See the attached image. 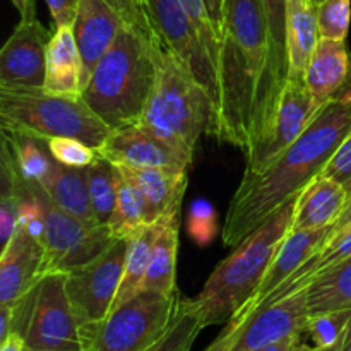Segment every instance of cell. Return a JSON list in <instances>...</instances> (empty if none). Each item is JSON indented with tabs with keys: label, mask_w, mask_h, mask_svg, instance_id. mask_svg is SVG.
<instances>
[{
	"label": "cell",
	"mask_w": 351,
	"mask_h": 351,
	"mask_svg": "<svg viewBox=\"0 0 351 351\" xmlns=\"http://www.w3.org/2000/svg\"><path fill=\"white\" fill-rule=\"evenodd\" d=\"M308 317L351 308V256L328 267L307 287Z\"/></svg>",
	"instance_id": "4316f807"
},
{
	"label": "cell",
	"mask_w": 351,
	"mask_h": 351,
	"mask_svg": "<svg viewBox=\"0 0 351 351\" xmlns=\"http://www.w3.org/2000/svg\"><path fill=\"white\" fill-rule=\"evenodd\" d=\"M304 79L319 101L351 99V55L346 40L321 38Z\"/></svg>",
	"instance_id": "d6986e66"
},
{
	"label": "cell",
	"mask_w": 351,
	"mask_h": 351,
	"mask_svg": "<svg viewBox=\"0 0 351 351\" xmlns=\"http://www.w3.org/2000/svg\"><path fill=\"white\" fill-rule=\"evenodd\" d=\"M206 9H208L209 19H211L213 26L216 27V31H221L223 24V10H225V0H204Z\"/></svg>",
	"instance_id": "7bdbcfd3"
},
{
	"label": "cell",
	"mask_w": 351,
	"mask_h": 351,
	"mask_svg": "<svg viewBox=\"0 0 351 351\" xmlns=\"http://www.w3.org/2000/svg\"><path fill=\"white\" fill-rule=\"evenodd\" d=\"M127 250L129 240L115 239L101 256L67 273L65 288L81 328L103 321L112 311L122 283Z\"/></svg>",
	"instance_id": "9c48e42d"
},
{
	"label": "cell",
	"mask_w": 351,
	"mask_h": 351,
	"mask_svg": "<svg viewBox=\"0 0 351 351\" xmlns=\"http://www.w3.org/2000/svg\"><path fill=\"white\" fill-rule=\"evenodd\" d=\"M26 350V338L21 332L12 331L3 341H0V351H24Z\"/></svg>",
	"instance_id": "ee69618b"
},
{
	"label": "cell",
	"mask_w": 351,
	"mask_h": 351,
	"mask_svg": "<svg viewBox=\"0 0 351 351\" xmlns=\"http://www.w3.org/2000/svg\"><path fill=\"white\" fill-rule=\"evenodd\" d=\"M43 89L65 98H82V57L72 24L55 27V33L48 41Z\"/></svg>",
	"instance_id": "ffe728a7"
},
{
	"label": "cell",
	"mask_w": 351,
	"mask_h": 351,
	"mask_svg": "<svg viewBox=\"0 0 351 351\" xmlns=\"http://www.w3.org/2000/svg\"><path fill=\"white\" fill-rule=\"evenodd\" d=\"M50 38L36 19L17 24L0 50V89L43 88Z\"/></svg>",
	"instance_id": "2e32d148"
},
{
	"label": "cell",
	"mask_w": 351,
	"mask_h": 351,
	"mask_svg": "<svg viewBox=\"0 0 351 351\" xmlns=\"http://www.w3.org/2000/svg\"><path fill=\"white\" fill-rule=\"evenodd\" d=\"M351 23V0H324L317 5L321 38L346 40Z\"/></svg>",
	"instance_id": "836d02e7"
},
{
	"label": "cell",
	"mask_w": 351,
	"mask_h": 351,
	"mask_svg": "<svg viewBox=\"0 0 351 351\" xmlns=\"http://www.w3.org/2000/svg\"><path fill=\"white\" fill-rule=\"evenodd\" d=\"M151 43L156 77L137 123L194 158L202 134H215L216 103L153 29Z\"/></svg>",
	"instance_id": "277c9868"
},
{
	"label": "cell",
	"mask_w": 351,
	"mask_h": 351,
	"mask_svg": "<svg viewBox=\"0 0 351 351\" xmlns=\"http://www.w3.org/2000/svg\"><path fill=\"white\" fill-rule=\"evenodd\" d=\"M204 328V322L197 311L192 307L191 300L180 298L173 322L163 335V338L149 351H191L192 345Z\"/></svg>",
	"instance_id": "d6a6232c"
},
{
	"label": "cell",
	"mask_w": 351,
	"mask_h": 351,
	"mask_svg": "<svg viewBox=\"0 0 351 351\" xmlns=\"http://www.w3.org/2000/svg\"><path fill=\"white\" fill-rule=\"evenodd\" d=\"M45 194L53 204L75 218L96 225L89 195L88 168H71L55 161L53 170L41 184Z\"/></svg>",
	"instance_id": "484cf974"
},
{
	"label": "cell",
	"mask_w": 351,
	"mask_h": 351,
	"mask_svg": "<svg viewBox=\"0 0 351 351\" xmlns=\"http://www.w3.org/2000/svg\"><path fill=\"white\" fill-rule=\"evenodd\" d=\"M319 40L317 3L314 0H287L288 77H304Z\"/></svg>",
	"instance_id": "cb8c5ba5"
},
{
	"label": "cell",
	"mask_w": 351,
	"mask_h": 351,
	"mask_svg": "<svg viewBox=\"0 0 351 351\" xmlns=\"http://www.w3.org/2000/svg\"><path fill=\"white\" fill-rule=\"evenodd\" d=\"M144 9L151 29L167 43L218 105V69L206 53L204 45L180 0H144Z\"/></svg>",
	"instance_id": "7c38bea8"
},
{
	"label": "cell",
	"mask_w": 351,
	"mask_h": 351,
	"mask_svg": "<svg viewBox=\"0 0 351 351\" xmlns=\"http://www.w3.org/2000/svg\"><path fill=\"white\" fill-rule=\"evenodd\" d=\"M254 307H256V297L250 298V300L247 302V304L243 305L228 322H225L223 331L216 336L215 341H213L204 351H232Z\"/></svg>",
	"instance_id": "f35d334b"
},
{
	"label": "cell",
	"mask_w": 351,
	"mask_h": 351,
	"mask_svg": "<svg viewBox=\"0 0 351 351\" xmlns=\"http://www.w3.org/2000/svg\"><path fill=\"white\" fill-rule=\"evenodd\" d=\"M348 204V194L332 178L319 175L297 197L293 221L290 232L332 226Z\"/></svg>",
	"instance_id": "44dd1931"
},
{
	"label": "cell",
	"mask_w": 351,
	"mask_h": 351,
	"mask_svg": "<svg viewBox=\"0 0 351 351\" xmlns=\"http://www.w3.org/2000/svg\"><path fill=\"white\" fill-rule=\"evenodd\" d=\"M346 228H351V199L348 201V204H346V208L343 209L341 216H339V218L336 219L335 225L331 226V233H329V235H335V233L343 232V230Z\"/></svg>",
	"instance_id": "bcb514c9"
},
{
	"label": "cell",
	"mask_w": 351,
	"mask_h": 351,
	"mask_svg": "<svg viewBox=\"0 0 351 351\" xmlns=\"http://www.w3.org/2000/svg\"><path fill=\"white\" fill-rule=\"evenodd\" d=\"M141 3H143V5H144V0H141Z\"/></svg>",
	"instance_id": "f907efd6"
},
{
	"label": "cell",
	"mask_w": 351,
	"mask_h": 351,
	"mask_svg": "<svg viewBox=\"0 0 351 351\" xmlns=\"http://www.w3.org/2000/svg\"><path fill=\"white\" fill-rule=\"evenodd\" d=\"M117 170V202L115 211L110 219V232L113 239L130 240L149 223L146 221V202L143 192L122 167Z\"/></svg>",
	"instance_id": "83f0119b"
},
{
	"label": "cell",
	"mask_w": 351,
	"mask_h": 351,
	"mask_svg": "<svg viewBox=\"0 0 351 351\" xmlns=\"http://www.w3.org/2000/svg\"><path fill=\"white\" fill-rule=\"evenodd\" d=\"M24 351H71V350H36V348H27L26 346V350ZM79 351H82V350H79Z\"/></svg>",
	"instance_id": "c3c4849f"
},
{
	"label": "cell",
	"mask_w": 351,
	"mask_h": 351,
	"mask_svg": "<svg viewBox=\"0 0 351 351\" xmlns=\"http://www.w3.org/2000/svg\"><path fill=\"white\" fill-rule=\"evenodd\" d=\"M47 146L51 158L64 167L88 168L99 158L95 147L75 137H51Z\"/></svg>",
	"instance_id": "e575fe53"
},
{
	"label": "cell",
	"mask_w": 351,
	"mask_h": 351,
	"mask_svg": "<svg viewBox=\"0 0 351 351\" xmlns=\"http://www.w3.org/2000/svg\"><path fill=\"white\" fill-rule=\"evenodd\" d=\"M158 237V221L146 225L139 233L129 240V250H127L125 267H123V278L120 283L119 293H117L115 304L112 311L119 305L125 304L137 293H141L144 278L149 269L151 257H153L154 242ZM110 311V312H112Z\"/></svg>",
	"instance_id": "f1b7e54d"
},
{
	"label": "cell",
	"mask_w": 351,
	"mask_h": 351,
	"mask_svg": "<svg viewBox=\"0 0 351 351\" xmlns=\"http://www.w3.org/2000/svg\"><path fill=\"white\" fill-rule=\"evenodd\" d=\"M45 252L40 240L23 225L0 254V307H10L23 300L43 278Z\"/></svg>",
	"instance_id": "e0dca14e"
},
{
	"label": "cell",
	"mask_w": 351,
	"mask_h": 351,
	"mask_svg": "<svg viewBox=\"0 0 351 351\" xmlns=\"http://www.w3.org/2000/svg\"><path fill=\"white\" fill-rule=\"evenodd\" d=\"M351 324V308L311 315L302 335L308 338L312 351H336Z\"/></svg>",
	"instance_id": "1f68e13d"
},
{
	"label": "cell",
	"mask_w": 351,
	"mask_h": 351,
	"mask_svg": "<svg viewBox=\"0 0 351 351\" xmlns=\"http://www.w3.org/2000/svg\"><path fill=\"white\" fill-rule=\"evenodd\" d=\"M40 199L45 219L41 239L45 252L43 276L50 273L67 274L91 263L115 240L108 226L86 223L53 204L41 185Z\"/></svg>",
	"instance_id": "ba28073f"
},
{
	"label": "cell",
	"mask_w": 351,
	"mask_h": 351,
	"mask_svg": "<svg viewBox=\"0 0 351 351\" xmlns=\"http://www.w3.org/2000/svg\"><path fill=\"white\" fill-rule=\"evenodd\" d=\"M329 233H331V226L308 230V232L288 233L254 297L257 300H263L267 295L273 293L276 288H280L288 278L293 276L305 263H308L314 257V254L321 250V247L328 240Z\"/></svg>",
	"instance_id": "603a6c76"
},
{
	"label": "cell",
	"mask_w": 351,
	"mask_h": 351,
	"mask_svg": "<svg viewBox=\"0 0 351 351\" xmlns=\"http://www.w3.org/2000/svg\"><path fill=\"white\" fill-rule=\"evenodd\" d=\"M0 125L45 143L51 137H75L95 149L112 132L82 98L51 95L43 88L0 89Z\"/></svg>",
	"instance_id": "8992f818"
},
{
	"label": "cell",
	"mask_w": 351,
	"mask_h": 351,
	"mask_svg": "<svg viewBox=\"0 0 351 351\" xmlns=\"http://www.w3.org/2000/svg\"><path fill=\"white\" fill-rule=\"evenodd\" d=\"M321 175L338 182V184L346 191V194H348V201H350L351 199V132L346 136V139L339 144L338 149H336L335 154L331 156V160L326 163V167L322 168Z\"/></svg>",
	"instance_id": "74e56055"
},
{
	"label": "cell",
	"mask_w": 351,
	"mask_h": 351,
	"mask_svg": "<svg viewBox=\"0 0 351 351\" xmlns=\"http://www.w3.org/2000/svg\"><path fill=\"white\" fill-rule=\"evenodd\" d=\"M178 230H180V208H175L158 221V237L154 242L149 269L141 291L177 293V256Z\"/></svg>",
	"instance_id": "d4e9b609"
},
{
	"label": "cell",
	"mask_w": 351,
	"mask_h": 351,
	"mask_svg": "<svg viewBox=\"0 0 351 351\" xmlns=\"http://www.w3.org/2000/svg\"><path fill=\"white\" fill-rule=\"evenodd\" d=\"M314 2L317 3V5H319V3H321V2H324V0H314Z\"/></svg>",
	"instance_id": "681fc988"
},
{
	"label": "cell",
	"mask_w": 351,
	"mask_h": 351,
	"mask_svg": "<svg viewBox=\"0 0 351 351\" xmlns=\"http://www.w3.org/2000/svg\"><path fill=\"white\" fill-rule=\"evenodd\" d=\"M266 64L267 23L263 0H225L213 136L245 154L256 143L257 99Z\"/></svg>",
	"instance_id": "7a4b0ae2"
},
{
	"label": "cell",
	"mask_w": 351,
	"mask_h": 351,
	"mask_svg": "<svg viewBox=\"0 0 351 351\" xmlns=\"http://www.w3.org/2000/svg\"><path fill=\"white\" fill-rule=\"evenodd\" d=\"M45 3L48 5L55 27L74 24L77 0H45Z\"/></svg>",
	"instance_id": "60d3db41"
},
{
	"label": "cell",
	"mask_w": 351,
	"mask_h": 351,
	"mask_svg": "<svg viewBox=\"0 0 351 351\" xmlns=\"http://www.w3.org/2000/svg\"><path fill=\"white\" fill-rule=\"evenodd\" d=\"M189 233L199 245H208L218 233L216 213L208 201H195L191 208Z\"/></svg>",
	"instance_id": "8d00e7d4"
},
{
	"label": "cell",
	"mask_w": 351,
	"mask_h": 351,
	"mask_svg": "<svg viewBox=\"0 0 351 351\" xmlns=\"http://www.w3.org/2000/svg\"><path fill=\"white\" fill-rule=\"evenodd\" d=\"M178 304V291H141L103 321L82 326V351H149L171 326Z\"/></svg>",
	"instance_id": "52a82bcc"
},
{
	"label": "cell",
	"mask_w": 351,
	"mask_h": 351,
	"mask_svg": "<svg viewBox=\"0 0 351 351\" xmlns=\"http://www.w3.org/2000/svg\"><path fill=\"white\" fill-rule=\"evenodd\" d=\"M120 16L125 19V23L137 24L141 27L149 29V21H147V14L141 0H106Z\"/></svg>",
	"instance_id": "ab89813d"
},
{
	"label": "cell",
	"mask_w": 351,
	"mask_h": 351,
	"mask_svg": "<svg viewBox=\"0 0 351 351\" xmlns=\"http://www.w3.org/2000/svg\"><path fill=\"white\" fill-rule=\"evenodd\" d=\"M67 274H45L36 287L26 346L36 350H82V332L65 288Z\"/></svg>",
	"instance_id": "30bf717a"
},
{
	"label": "cell",
	"mask_w": 351,
	"mask_h": 351,
	"mask_svg": "<svg viewBox=\"0 0 351 351\" xmlns=\"http://www.w3.org/2000/svg\"><path fill=\"white\" fill-rule=\"evenodd\" d=\"M123 24L125 19L106 0H77L72 27L82 57L84 88Z\"/></svg>",
	"instance_id": "ac0fdd59"
},
{
	"label": "cell",
	"mask_w": 351,
	"mask_h": 351,
	"mask_svg": "<svg viewBox=\"0 0 351 351\" xmlns=\"http://www.w3.org/2000/svg\"><path fill=\"white\" fill-rule=\"evenodd\" d=\"M2 139L9 144L12 151L21 177L27 182L43 184L55 165L47 143L36 137L26 136V134L9 132V130H2Z\"/></svg>",
	"instance_id": "f546056e"
},
{
	"label": "cell",
	"mask_w": 351,
	"mask_h": 351,
	"mask_svg": "<svg viewBox=\"0 0 351 351\" xmlns=\"http://www.w3.org/2000/svg\"><path fill=\"white\" fill-rule=\"evenodd\" d=\"M10 2H12V5L19 12L21 21L36 19V5H34V0H10Z\"/></svg>",
	"instance_id": "f6af8a7d"
},
{
	"label": "cell",
	"mask_w": 351,
	"mask_h": 351,
	"mask_svg": "<svg viewBox=\"0 0 351 351\" xmlns=\"http://www.w3.org/2000/svg\"><path fill=\"white\" fill-rule=\"evenodd\" d=\"M156 77L151 27L125 23L93 71L82 99L110 127L139 122Z\"/></svg>",
	"instance_id": "3957f363"
},
{
	"label": "cell",
	"mask_w": 351,
	"mask_h": 351,
	"mask_svg": "<svg viewBox=\"0 0 351 351\" xmlns=\"http://www.w3.org/2000/svg\"><path fill=\"white\" fill-rule=\"evenodd\" d=\"M261 351H312L308 343L304 341V335L297 332V335H291L288 338L281 339V341L273 343V345L266 346Z\"/></svg>",
	"instance_id": "b9f144b4"
},
{
	"label": "cell",
	"mask_w": 351,
	"mask_h": 351,
	"mask_svg": "<svg viewBox=\"0 0 351 351\" xmlns=\"http://www.w3.org/2000/svg\"><path fill=\"white\" fill-rule=\"evenodd\" d=\"M336 351H351V324H350L348 331H346V336H345V339H343L341 346H339Z\"/></svg>",
	"instance_id": "7dc6e473"
},
{
	"label": "cell",
	"mask_w": 351,
	"mask_h": 351,
	"mask_svg": "<svg viewBox=\"0 0 351 351\" xmlns=\"http://www.w3.org/2000/svg\"><path fill=\"white\" fill-rule=\"evenodd\" d=\"M184 9L187 10L189 17H191L192 24H194L195 31H197L199 38H201L204 50L215 67L218 69V58H219V34L216 27L213 26L211 19H209L208 9H206L204 0H180Z\"/></svg>",
	"instance_id": "d590c367"
},
{
	"label": "cell",
	"mask_w": 351,
	"mask_h": 351,
	"mask_svg": "<svg viewBox=\"0 0 351 351\" xmlns=\"http://www.w3.org/2000/svg\"><path fill=\"white\" fill-rule=\"evenodd\" d=\"M350 132L351 99H336L328 103L312 125L264 170L243 173L226 213L223 243L237 247L278 209L297 199L321 175Z\"/></svg>",
	"instance_id": "6da1fadb"
},
{
	"label": "cell",
	"mask_w": 351,
	"mask_h": 351,
	"mask_svg": "<svg viewBox=\"0 0 351 351\" xmlns=\"http://www.w3.org/2000/svg\"><path fill=\"white\" fill-rule=\"evenodd\" d=\"M89 195L96 225L108 226L117 202V170L110 161L98 158L88 167Z\"/></svg>",
	"instance_id": "4dcf8cb0"
},
{
	"label": "cell",
	"mask_w": 351,
	"mask_h": 351,
	"mask_svg": "<svg viewBox=\"0 0 351 351\" xmlns=\"http://www.w3.org/2000/svg\"><path fill=\"white\" fill-rule=\"evenodd\" d=\"M125 170L143 192L146 202V221L149 225L160 221L165 215L182 206L189 182V170H177V168H141V170L125 168Z\"/></svg>",
	"instance_id": "7402d4cb"
},
{
	"label": "cell",
	"mask_w": 351,
	"mask_h": 351,
	"mask_svg": "<svg viewBox=\"0 0 351 351\" xmlns=\"http://www.w3.org/2000/svg\"><path fill=\"white\" fill-rule=\"evenodd\" d=\"M263 5L267 23V64L261 81L259 99H257L256 143L273 123L290 75L287 45V0H263Z\"/></svg>",
	"instance_id": "5bb4252c"
},
{
	"label": "cell",
	"mask_w": 351,
	"mask_h": 351,
	"mask_svg": "<svg viewBox=\"0 0 351 351\" xmlns=\"http://www.w3.org/2000/svg\"><path fill=\"white\" fill-rule=\"evenodd\" d=\"M98 156L113 167L141 170V168H177L189 170L192 158L158 137L141 123L112 129L105 143L98 147Z\"/></svg>",
	"instance_id": "9a60e30c"
},
{
	"label": "cell",
	"mask_w": 351,
	"mask_h": 351,
	"mask_svg": "<svg viewBox=\"0 0 351 351\" xmlns=\"http://www.w3.org/2000/svg\"><path fill=\"white\" fill-rule=\"evenodd\" d=\"M328 103H322L311 93L304 77H288L273 123L249 154H245V175L264 170L276 156L290 147Z\"/></svg>",
	"instance_id": "8fae6325"
},
{
	"label": "cell",
	"mask_w": 351,
	"mask_h": 351,
	"mask_svg": "<svg viewBox=\"0 0 351 351\" xmlns=\"http://www.w3.org/2000/svg\"><path fill=\"white\" fill-rule=\"evenodd\" d=\"M308 319L307 288L276 298L257 300L232 351H261L304 331Z\"/></svg>",
	"instance_id": "4fadbf2b"
},
{
	"label": "cell",
	"mask_w": 351,
	"mask_h": 351,
	"mask_svg": "<svg viewBox=\"0 0 351 351\" xmlns=\"http://www.w3.org/2000/svg\"><path fill=\"white\" fill-rule=\"evenodd\" d=\"M297 199L287 202L256 232L233 247L195 298H189L204 326L228 322L259 290L281 243L291 230Z\"/></svg>",
	"instance_id": "5b68a950"
}]
</instances>
